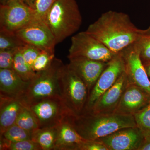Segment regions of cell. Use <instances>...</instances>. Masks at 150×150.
Wrapping results in <instances>:
<instances>
[{"label":"cell","mask_w":150,"mask_h":150,"mask_svg":"<svg viewBox=\"0 0 150 150\" xmlns=\"http://www.w3.org/2000/svg\"><path fill=\"white\" fill-rule=\"evenodd\" d=\"M45 21L57 44L79 30L82 17L76 0H57L47 13Z\"/></svg>","instance_id":"3"},{"label":"cell","mask_w":150,"mask_h":150,"mask_svg":"<svg viewBox=\"0 0 150 150\" xmlns=\"http://www.w3.org/2000/svg\"><path fill=\"white\" fill-rule=\"evenodd\" d=\"M57 138L54 150H78L86 139L81 137L67 119L56 126Z\"/></svg>","instance_id":"18"},{"label":"cell","mask_w":150,"mask_h":150,"mask_svg":"<svg viewBox=\"0 0 150 150\" xmlns=\"http://www.w3.org/2000/svg\"><path fill=\"white\" fill-rule=\"evenodd\" d=\"M55 59V53L42 51L33 63V70L36 73L46 70L51 66Z\"/></svg>","instance_id":"26"},{"label":"cell","mask_w":150,"mask_h":150,"mask_svg":"<svg viewBox=\"0 0 150 150\" xmlns=\"http://www.w3.org/2000/svg\"><path fill=\"white\" fill-rule=\"evenodd\" d=\"M67 120L86 140L98 139L120 129L137 126L134 115L115 113L84 112L70 115Z\"/></svg>","instance_id":"2"},{"label":"cell","mask_w":150,"mask_h":150,"mask_svg":"<svg viewBox=\"0 0 150 150\" xmlns=\"http://www.w3.org/2000/svg\"><path fill=\"white\" fill-rule=\"evenodd\" d=\"M108 150H139L145 140L137 126L124 128L97 139Z\"/></svg>","instance_id":"12"},{"label":"cell","mask_w":150,"mask_h":150,"mask_svg":"<svg viewBox=\"0 0 150 150\" xmlns=\"http://www.w3.org/2000/svg\"><path fill=\"white\" fill-rule=\"evenodd\" d=\"M23 1L30 7L35 10L37 0H23Z\"/></svg>","instance_id":"33"},{"label":"cell","mask_w":150,"mask_h":150,"mask_svg":"<svg viewBox=\"0 0 150 150\" xmlns=\"http://www.w3.org/2000/svg\"><path fill=\"white\" fill-rule=\"evenodd\" d=\"M150 103V94L138 86L129 83L114 113L134 115Z\"/></svg>","instance_id":"14"},{"label":"cell","mask_w":150,"mask_h":150,"mask_svg":"<svg viewBox=\"0 0 150 150\" xmlns=\"http://www.w3.org/2000/svg\"><path fill=\"white\" fill-rule=\"evenodd\" d=\"M64 64L60 59H54L49 68L36 73L21 98L25 105L49 98L61 97L60 78Z\"/></svg>","instance_id":"4"},{"label":"cell","mask_w":150,"mask_h":150,"mask_svg":"<svg viewBox=\"0 0 150 150\" xmlns=\"http://www.w3.org/2000/svg\"><path fill=\"white\" fill-rule=\"evenodd\" d=\"M137 126L141 130L145 140H150V103L134 115Z\"/></svg>","instance_id":"23"},{"label":"cell","mask_w":150,"mask_h":150,"mask_svg":"<svg viewBox=\"0 0 150 150\" xmlns=\"http://www.w3.org/2000/svg\"><path fill=\"white\" fill-rule=\"evenodd\" d=\"M18 48L0 50V69H13L15 54Z\"/></svg>","instance_id":"27"},{"label":"cell","mask_w":150,"mask_h":150,"mask_svg":"<svg viewBox=\"0 0 150 150\" xmlns=\"http://www.w3.org/2000/svg\"><path fill=\"white\" fill-rule=\"evenodd\" d=\"M15 123L31 133L39 128L32 112L25 105L20 111Z\"/></svg>","instance_id":"22"},{"label":"cell","mask_w":150,"mask_h":150,"mask_svg":"<svg viewBox=\"0 0 150 150\" xmlns=\"http://www.w3.org/2000/svg\"><path fill=\"white\" fill-rule=\"evenodd\" d=\"M125 71V63L122 52L115 54L100 76L89 93L83 112H88L100 97L116 82ZM82 112V113H83Z\"/></svg>","instance_id":"9"},{"label":"cell","mask_w":150,"mask_h":150,"mask_svg":"<svg viewBox=\"0 0 150 150\" xmlns=\"http://www.w3.org/2000/svg\"><path fill=\"white\" fill-rule=\"evenodd\" d=\"M139 150H150V140H145Z\"/></svg>","instance_id":"32"},{"label":"cell","mask_w":150,"mask_h":150,"mask_svg":"<svg viewBox=\"0 0 150 150\" xmlns=\"http://www.w3.org/2000/svg\"><path fill=\"white\" fill-rule=\"evenodd\" d=\"M143 63L150 62V26L134 44Z\"/></svg>","instance_id":"25"},{"label":"cell","mask_w":150,"mask_h":150,"mask_svg":"<svg viewBox=\"0 0 150 150\" xmlns=\"http://www.w3.org/2000/svg\"><path fill=\"white\" fill-rule=\"evenodd\" d=\"M35 18V10L23 0H11L0 5V29L16 33Z\"/></svg>","instance_id":"8"},{"label":"cell","mask_w":150,"mask_h":150,"mask_svg":"<svg viewBox=\"0 0 150 150\" xmlns=\"http://www.w3.org/2000/svg\"><path fill=\"white\" fill-rule=\"evenodd\" d=\"M145 69L146 70L148 76L150 80V62L143 63Z\"/></svg>","instance_id":"34"},{"label":"cell","mask_w":150,"mask_h":150,"mask_svg":"<svg viewBox=\"0 0 150 150\" xmlns=\"http://www.w3.org/2000/svg\"><path fill=\"white\" fill-rule=\"evenodd\" d=\"M21 48H18L15 54L13 69L23 80L30 81L34 77L36 73L25 61L22 55Z\"/></svg>","instance_id":"20"},{"label":"cell","mask_w":150,"mask_h":150,"mask_svg":"<svg viewBox=\"0 0 150 150\" xmlns=\"http://www.w3.org/2000/svg\"><path fill=\"white\" fill-rule=\"evenodd\" d=\"M25 105L21 98L0 97V134L15 124L20 111Z\"/></svg>","instance_id":"17"},{"label":"cell","mask_w":150,"mask_h":150,"mask_svg":"<svg viewBox=\"0 0 150 150\" xmlns=\"http://www.w3.org/2000/svg\"><path fill=\"white\" fill-rule=\"evenodd\" d=\"M68 66L85 83L89 93L107 66L108 62H99L83 57L69 58Z\"/></svg>","instance_id":"15"},{"label":"cell","mask_w":150,"mask_h":150,"mask_svg":"<svg viewBox=\"0 0 150 150\" xmlns=\"http://www.w3.org/2000/svg\"><path fill=\"white\" fill-rule=\"evenodd\" d=\"M25 44L15 32L0 29V50L20 48Z\"/></svg>","instance_id":"21"},{"label":"cell","mask_w":150,"mask_h":150,"mask_svg":"<svg viewBox=\"0 0 150 150\" xmlns=\"http://www.w3.org/2000/svg\"><path fill=\"white\" fill-rule=\"evenodd\" d=\"M57 0H37L35 11L36 18L45 21L47 13Z\"/></svg>","instance_id":"29"},{"label":"cell","mask_w":150,"mask_h":150,"mask_svg":"<svg viewBox=\"0 0 150 150\" xmlns=\"http://www.w3.org/2000/svg\"><path fill=\"white\" fill-rule=\"evenodd\" d=\"M32 112L39 129L53 128L73 115L62 98H49L25 105Z\"/></svg>","instance_id":"6"},{"label":"cell","mask_w":150,"mask_h":150,"mask_svg":"<svg viewBox=\"0 0 150 150\" xmlns=\"http://www.w3.org/2000/svg\"><path fill=\"white\" fill-rule=\"evenodd\" d=\"M129 83L128 77L124 71L115 84L100 97L91 110L87 112L96 114L114 113Z\"/></svg>","instance_id":"13"},{"label":"cell","mask_w":150,"mask_h":150,"mask_svg":"<svg viewBox=\"0 0 150 150\" xmlns=\"http://www.w3.org/2000/svg\"><path fill=\"white\" fill-rule=\"evenodd\" d=\"M61 98L73 115L82 113L88 98L85 83L69 67L64 65L60 78Z\"/></svg>","instance_id":"5"},{"label":"cell","mask_w":150,"mask_h":150,"mask_svg":"<svg viewBox=\"0 0 150 150\" xmlns=\"http://www.w3.org/2000/svg\"><path fill=\"white\" fill-rule=\"evenodd\" d=\"M78 150H108V149L98 140H85L79 145Z\"/></svg>","instance_id":"31"},{"label":"cell","mask_w":150,"mask_h":150,"mask_svg":"<svg viewBox=\"0 0 150 150\" xmlns=\"http://www.w3.org/2000/svg\"><path fill=\"white\" fill-rule=\"evenodd\" d=\"M9 150H41L40 146L32 140L11 143Z\"/></svg>","instance_id":"30"},{"label":"cell","mask_w":150,"mask_h":150,"mask_svg":"<svg viewBox=\"0 0 150 150\" xmlns=\"http://www.w3.org/2000/svg\"><path fill=\"white\" fill-rule=\"evenodd\" d=\"M31 132L23 129L15 123L1 135V137L11 143H14L24 140H31Z\"/></svg>","instance_id":"24"},{"label":"cell","mask_w":150,"mask_h":150,"mask_svg":"<svg viewBox=\"0 0 150 150\" xmlns=\"http://www.w3.org/2000/svg\"><path fill=\"white\" fill-rule=\"evenodd\" d=\"M122 54L129 83L138 86L150 95V80L134 44L124 49Z\"/></svg>","instance_id":"11"},{"label":"cell","mask_w":150,"mask_h":150,"mask_svg":"<svg viewBox=\"0 0 150 150\" xmlns=\"http://www.w3.org/2000/svg\"><path fill=\"white\" fill-rule=\"evenodd\" d=\"M56 127L36 129L31 135V139L37 143L42 150H54L57 138Z\"/></svg>","instance_id":"19"},{"label":"cell","mask_w":150,"mask_h":150,"mask_svg":"<svg viewBox=\"0 0 150 150\" xmlns=\"http://www.w3.org/2000/svg\"><path fill=\"white\" fill-rule=\"evenodd\" d=\"M115 54L86 31L79 33L71 39L68 59L83 57L103 62H108Z\"/></svg>","instance_id":"7"},{"label":"cell","mask_w":150,"mask_h":150,"mask_svg":"<svg viewBox=\"0 0 150 150\" xmlns=\"http://www.w3.org/2000/svg\"><path fill=\"white\" fill-rule=\"evenodd\" d=\"M30 81H25L13 69H0V97L21 98Z\"/></svg>","instance_id":"16"},{"label":"cell","mask_w":150,"mask_h":150,"mask_svg":"<svg viewBox=\"0 0 150 150\" xmlns=\"http://www.w3.org/2000/svg\"><path fill=\"white\" fill-rule=\"evenodd\" d=\"M10 1L11 0H0V3H1V4H3L8 2V1Z\"/></svg>","instance_id":"35"},{"label":"cell","mask_w":150,"mask_h":150,"mask_svg":"<svg viewBox=\"0 0 150 150\" xmlns=\"http://www.w3.org/2000/svg\"><path fill=\"white\" fill-rule=\"evenodd\" d=\"M16 33L26 44L33 45L41 51L55 53L56 39L43 20L35 18Z\"/></svg>","instance_id":"10"},{"label":"cell","mask_w":150,"mask_h":150,"mask_svg":"<svg viewBox=\"0 0 150 150\" xmlns=\"http://www.w3.org/2000/svg\"><path fill=\"white\" fill-rule=\"evenodd\" d=\"M144 31L132 23L129 15L113 11L102 14L86 30L115 54L134 44Z\"/></svg>","instance_id":"1"},{"label":"cell","mask_w":150,"mask_h":150,"mask_svg":"<svg viewBox=\"0 0 150 150\" xmlns=\"http://www.w3.org/2000/svg\"><path fill=\"white\" fill-rule=\"evenodd\" d=\"M41 51L39 48L30 44H25L21 48L23 59L32 69L33 63Z\"/></svg>","instance_id":"28"}]
</instances>
